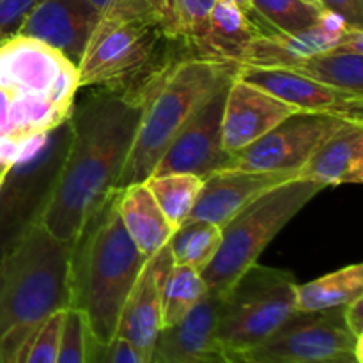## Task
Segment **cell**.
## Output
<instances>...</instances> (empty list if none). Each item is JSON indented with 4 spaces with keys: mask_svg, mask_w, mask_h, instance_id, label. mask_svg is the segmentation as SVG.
I'll return each instance as SVG.
<instances>
[{
    "mask_svg": "<svg viewBox=\"0 0 363 363\" xmlns=\"http://www.w3.org/2000/svg\"><path fill=\"white\" fill-rule=\"evenodd\" d=\"M142 106L105 89L74 99L71 142L43 227L74 243L106 199L117 190L133 145Z\"/></svg>",
    "mask_w": 363,
    "mask_h": 363,
    "instance_id": "6da1fadb",
    "label": "cell"
},
{
    "mask_svg": "<svg viewBox=\"0 0 363 363\" xmlns=\"http://www.w3.org/2000/svg\"><path fill=\"white\" fill-rule=\"evenodd\" d=\"M78 91L74 64L45 43L11 34L0 39V162L69 117Z\"/></svg>",
    "mask_w": 363,
    "mask_h": 363,
    "instance_id": "7a4b0ae2",
    "label": "cell"
},
{
    "mask_svg": "<svg viewBox=\"0 0 363 363\" xmlns=\"http://www.w3.org/2000/svg\"><path fill=\"white\" fill-rule=\"evenodd\" d=\"M71 254L38 223L0 259V363H20L41 326L71 308Z\"/></svg>",
    "mask_w": 363,
    "mask_h": 363,
    "instance_id": "3957f363",
    "label": "cell"
},
{
    "mask_svg": "<svg viewBox=\"0 0 363 363\" xmlns=\"http://www.w3.org/2000/svg\"><path fill=\"white\" fill-rule=\"evenodd\" d=\"M116 195L92 215L71 254V308L84 314L89 333L101 344L116 337L124 301L149 259L128 236Z\"/></svg>",
    "mask_w": 363,
    "mask_h": 363,
    "instance_id": "277c9868",
    "label": "cell"
},
{
    "mask_svg": "<svg viewBox=\"0 0 363 363\" xmlns=\"http://www.w3.org/2000/svg\"><path fill=\"white\" fill-rule=\"evenodd\" d=\"M195 57L156 16L99 18L78 71L80 89H105L142 106L145 96L179 60Z\"/></svg>",
    "mask_w": 363,
    "mask_h": 363,
    "instance_id": "5b68a950",
    "label": "cell"
},
{
    "mask_svg": "<svg viewBox=\"0 0 363 363\" xmlns=\"http://www.w3.org/2000/svg\"><path fill=\"white\" fill-rule=\"evenodd\" d=\"M240 64L188 57L174 64L142 103L133 145L117 190L144 183L191 117L236 78Z\"/></svg>",
    "mask_w": 363,
    "mask_h": 363,
    "instance_id": "8992f818",
    "label": "cell"
},
{
    "mask_svg": "<svg viewBox=\"0 0 363 363\" xmlns=\"http://www.w3.org/2000/svg\"><path fill=\"white\" fill-rule=\"evenodd\" d=\"M323 190L321 183L294 177L262 194L230 218L222 227L218 252L201 273L209 296L222 298L259 261L273 238Z\"/></svg>",
    "mask_w": 363,
    "mask_h": 363,
    "instance_id": "52a82bcc",
    "label": "cell"
},
{
    "mask_svg": "<svg viewBox=\"0 0 363 363\" xmlns=\"http://www.w3.org/2000/svg\"><path fill=\"white\" fill-rule=\"evenodd\" d=\"M296 314L291 272L255 262L222 296L215 344L225 353H247Z\"/></svg>",
    "mask_w": 363,
    "mask_h": 363,
    "instance_id": "ba28073f",
    "label": "cell"
},
{
    "mask_svg": "<svg viewBox=\"0 0 363 363\" xmlns=\"http://www.w3.org/2000/svg\"><path fill=\"white\" fill-rule=\"evenodd\" d=\"M71 116V113H69ZM71 142V117L35 138L0 184V259L41 223Z\"/></svg>",
    "mask_w": 363,
    "mask_h": 363,
    "instance_id": "9c48e42d",
    "label": "cell"
},
{
    "mask_svg": "<svg viewBox=\"0 0 363 363\" xmlns=\"http://www.w3.org/2000/svg\"><path fill=\"white\" fill-rule=\"evenodd\" d=\"M363 337L344 321V307L296 312L269 339L241 353L261 363H350L363 362Z\"/></svg>",
    "mask_w": 363,
    "mask_h": 363,
    "instance_id": "30bf717a",
    "label": "cell"
},
{
    "mask_svg": "<svg viewBox=\"0 0 363 363\" xmlns=\"http://www.w3.org/2000/svg\"><path fill=\"white\" fill-rule=\"evenodd\" d=\"M351 121L326 113L294 112L272 131L234 155L230 169L255 172H300L315 151Z\"/></svg>",
    "mask_w": 363,
    "mask_h": 363,
    "instance_id": "8fae6325",
    "label": "cell"
},
{
    "mask_svg": "<svg viewBox=\"0 0 363 363\" xmlns=\"http://www.w3.org/2000/svg\"><path fill=\"white\" fill-rule=\"evenodd\" d=\"M230 85V84H229ZM229 85L220 89L190 123L181 130L176 140L156 163L151 176L163 174H194L208 177L216 170L230 169L234 156L229 155L222 142L223 103Z\"/></svg>",
    "mask_w": 363,
    "mask_h": 363,
    "instance_id": "7c38bea8",
    "label": "cell"
},
{
    "mask_svg": "<svg viewBox=\"0 0 363 363\" xmlns=\"http://www.w3.org/2000/svg\"><path fill=\"white\" fill-rule=\"evenodd\" d=\"M238 78L269 92L296 112L326 113L363 124V96L332 89L291 69L240 66Z\"/></svg>",
    "mask_w": 363,
    "mask_h": 363,
    "instance_id": "4fadbf2b",
    "label": "cell"
},
{
    "mask_svg": "<svg viewBox=\"0 0 363 363\" xmlns=\"http://www.w3.org/2000/svg\"><path fill=\"white\" fill-rule=\"evenodd\" d=\"M362 34V28H353L342 16L323 9L319 20L307 30L294 34L273 32L255 38L240 66L293 69L301 60L344 45Z\"/></svg>",
    "mask_w": 363,
    "mask_h": 363,
    "instance_id": "5bb4252c",
    "label": "cell"
},
{
    "mask_svg": "<svg viewBox=\"0 0 363 363\" xmlns=\"http://www.w3.org/2000/svg\"><path fill=\"white\" fill-rule=\"evenodd\" d=\"M169 245L147 259L121 311L116 337L135 347L142 362L149 363L162 330V282L172 266Z\"/></svg>",
    "mask_w": 363,
    "mask_h": 363,
    "instance_id": "9a60e30c",
    "label": "cell"
},
{
    "mask_svg": "<svg viewBox=\"0 0 363 363\" xmlns=\"http://www.w3.org/2000/svg\"><path fill=\"white\" fill-rule=\"evenodd\" d=\"M98 21L85 0H39L14 34L45 43L78 66Z\"/></svg>",
    "mask_w": 363,
    "mask_h": 363,
    "instance_id": "2e32d148",
    "label": "cell"
},
{
    "mask_svg": "<svg viewBox=\"0 0 363 363\" xmlns=\"http://www.w3.org/2000/svg\"><path fill=\"white\" fill-rule=\"evenodd\" d=\"M294 112L291 105L236 77L223 103V147L229 155H238Z\"/></svg>",
    "mask_w": 363,
    "mask_h": 363,
    "instance_id": "e0dca14e",
    "label": "cell"
},
{
    "mask_svg": "<svg viewBox=\"0 0 363 363\" xmlns=\"http://www.w3.org/2000/svg\"><path fill=\"white\" fill-rule=\"evenodd\" d=\"M294 172H255L223 169L204 177V184L188 220L223 227L230 218L272 188L294 179Z\"/></svg>",
    "mask_w": 363,
    "mask_h": 363,
    "instance_id": "ac0fdd59",
    "label": "cell"
},
{
    "mask_svg": "<svg viewBox=\"0 0 363 363\" xmlns=\"http://www.w3.org/2000/svg\"><path fill=\"white\" fill-rule=\"evenodd\" d=\"M220 296H206L176 325L160 330L149 363H194L208 351L216 350Z\"/></svg>",
    "mask_w": 363,
    "mask_h": 363,
    "instance_id": "d6986e66",
    "label": "cell"
},
{
    "mask_svg": "<svg viewBox=\"0 0 363 363\" xmlns=\"http://www.w3.org/2000/svg\"><path fill=\"white\" fill-rule=\"evenodd\" d=\"M323 186L360 184L363 181V124H350L330 137L298 172Z\"/></svg>",
    "mask_w": 363,
    "mask_h": 363,
    "instance_id": "ffe728a7",
    "label": "cell"
},
{
    "mask_svg": "<svg viewBox=\"0 0 363 363\" xmlns=\"http://www.w3.org/2000/svg\"><path fill=\"white\" fill-rule=\"evenodd\" d=\"M116 204L128 236L145 257L169 243L176 227L163 215L147 184L137 183L117 190Z\"/></svg>",
    "mask_w": 363,
    "mask_h": 363,
    "instance_id": "44dd1931",
    "label": "cell"
},
{
    "mask_svg": "<svg viewBox=\"0 0 363 363\" xmlns=\"http://www.w3.org/2000/svg\"><path fill=\"white\" fill-rule=\"evenodd\" d=\"M266 34H273V30L255 11L247 13L229 0H216L209 20L206 55L208 59L241 64L250 43Z\"/></svg>",
    "mask_w": 363,
    "mask_h": 363,
    "instance_id": "7402d4cb",
    "label": "cell"
},
{
    "mask_svg": "<svg viewBox=\"0 0 363 363\" xmlns=\"http://www.w3.org/2000/svg\"><path fill=\"white\" fill-rule=\"evenodd\" d=\"M291 71L332 89L363 96V34L301 60Z\"/></svg>",
    "mask_w": 363,
    "mask_h": 363,
    "instance_id": "603a6c76",
    "label": "cell"
},
{
    "mask_svg": "<svg viewBox=\"0 0 363 363\" xmlns=\"http://www.w3.org/2000/svg\"><path fill=\"white\" fill-rule=\"evenodd\" d=\"M363 296V264L344 266L307 284H296V312H321L344 307Z\"/></svg>",
    "mask_w": 363,
    "mask_h": 363,
    "instance_id": "cb8c5ba5",
    "label": "cell"
},
{
    "mask_svg": "<svg viewBox=\"0 0 363 363\" xmlns=\"http://www.w3.org/2000/svg\"><path fill=\"white\" fill-rule=\"evenodd\" d=\"M222 243V227L215 223L186 220L174 230L169 250L174 264L188 266L202 273L213 261Z\"/></svg>",
    "mask_w": 363,
    "mask_h": 363,
    "instance_id": "d4e9b609",
    "label": "cell"
},
{
    "mask_svg": "<svg viewBox=\"0 0 363 363\" xmlns=\"http://www.w3.org/2000/svg\"><path fill=\"white\" fill-rule=\"evenodd\" d=\"M206 296L208 289L201 273L172 262L162 282V328L181 321Z\"/></svg>",
    "mask_w": 363,
    "mask_h": 363,
    "instance_id": "484cf974",
    "label": "cell"
},
{
    "mask_svg": "<svg viewBox=\"0 0 363 363\" xmlns=\"http://www.w3.org/2000/svg\"><path fill=\"white\" fill-rule=\"evenodd\" d=\"M144 183L147 184L163 215L177 229L190 216L204 179L194 174H163L149 176Z\"/></svg>",
    "mask_w": 363,
    "mask_h": 363,
    "instance_id": "4316f807",
    "label": "cell"
},
{
    "mask_svg": "<svg viewBox=\"0 0 363 363\" xmlns=\"http://www.w3.org/2000/svg\"><path fill=\"white\" fill-rule=\"evenodd\" d=\"M252 9L273 32L294 34L311 28L321 16V6L307 0H250Z\"/></svg>",
    "mask_w": 363,
    "mask_h": 363,
    "instance_id": "83f0119b",
    "label": "cell"
},
{
    "mask_svg": "<svg viewBox=\"0 0 363 363\" xmlns=\"http://www.w3.org/2000/svg\"><path fill=\"white\" fill-rule=\"evenodd\" d=\"M216 0H176V34L186 43L195 57L208 59L209 20Z\"/></svg>",
    "mask_w": 363,
    "mask_h": 363,
    "instance_id": "f1b7e54d",
    "label": "cell"
},
{
    "mask_svg": "<svg viewBox=\"0 0 363 363\" xmlns=\"http://www.w3.org/2000/svg\"><path fill=\"white\" fill-rule=\"evenodd\" d=\"M89 328L84 314L74 308H67L60 333L57 363H85L87 360Z\"/></svg>",
    "mask_w": 363,
    "mask_h": 363,
    "instance_id": "f546056e",
    "label": "cell"
},
{
    "mask_svg": "<svg viewBox=\"0 0 363 363\" xmlns=\"http://www.w3.org/2000/svg\"><path fill=\"white\" fill-rule=\"evenodd\" d=\"M64 315H66V311L57 312L41 326L38 335L34 337L32 344L21 357L20 363H57Z\"/></svg>",
    "mask_w": 363,
    "mask_h": 363,
    "instance_id": "4dcf8cb0",
    "label": "cell"
},
{
    "mask_svg": "<svg viewBox=\"0 0 363 363\" xmlns=\"http://www.w3.org/2000/svg\"><path fill=\"white\" fill-rule=\"evenodd\" d=\"M85 363H144L140 354L126 340L113 337L110 342H96L89 333L87 360Z\"/></svg>",
    "mask_w": 363,
    "mask_h": 363,
    "instance_id": "1f68e13d",
    "label": "cell"
},
{
    "mask_svg": "<svg viewBox=\"0 0 363 363\" xmlns=\"http://www.w3.org/2000/svg\"><path fill=\"white\" fill-rule=\"evenodd\" d=\"M98 11L99 18H147L156 16L149 0H85ZM158 18V16H156Z\"/></svg>",
    "mask_w": 363,
    "mask_h": 363,
    "instance_id": "d6a6232c",
    "label": "cell"
},
{
    "mask_svg": "<svg viewBox=\"0 0 363 363\" xmlns=\"http://www.w3.org/2000/svg\"><path fill=\"white\" fill-rule=\"evenodd\" d=\"M39 0H0V39L14 34Z\"/></svg>",
    "mask_w": 363,
    "mask_h": 363,
    "instance_id": "836d02e7",
    "label": "cell"
},
{
    "mask_svg": "<svg viewBox=\"0 0 363 363\" xmlns=\"http://www.w3.org/2000/svg\"><path fill=\"white\" fill-rule=\"evenodd\" d=\"M319 6L342 16L353 28L363 30V0H319Z\"/></svg>",
    "mask_w": 363,
    "mask_h": 363,
    "instance_id": "e575fe53",
    "label": "cell"
},
{
    "mask_svg": "<svg viewBox=\"0 0 363 363\" xmlns=\"http://www.w3.org/2000/svg\"><path fill=\"white\" fill-rule=\"evenodd\" d=\"M344 321L354 337H363V296L354 298L347 305H344Z\"/></svg>",
    "mask_w": 363,
    "mask_h": 363,
    "instance_id": "d590c367",
    "label": "cell"
},
{
    "mask_svg": "<svg viewBox=\"0 0 363 363\" xmlns=\"http://www.w3.org/2000/svg\"><path fill=\"white\" fill-rule=\"evenodd\" d=\"M152 6V9H155L156 16H158V20L162 21L163 27L167 28V32L172 35H176V11H174V7H176V0H149ZM181 39V38H179Z\"/></svg>",
    "mask_w": 363,
    "mask_h": 363,
    "instance_id": "8d00e7d4",
    "label": "cell"
},
{
    "mask_svg": "<svg viewBox=\"0 0 363 363\" xmlns=\"http://www.w3.org/2000/svg\"><path fill=\"white\" fill-rule=\"evenodd\" d=\"M194 363H233V362H230L229 354H227L225 351L216 347V350H211L208 351V353L202 354V357H199Z\"/></svg>",
    "mask_w": 363,
    "mask_h": 363,
    "instance_id": "74e56055",
    "label": "cell"
},
{
    "mask_svg": "<svg viewBox=\"0 0 363 363\" xmlns=\"http://www.w3.org/2000/svg\"><path fill=\"white\" fill-rule=\"evenodd\" d=\"M227 354H229L230 362L233 363H261L257 360H252V358L245 357V354H241V353H227Z\"/></svg>",
    "mask_w": 363,
    "mask_h": 363,
    "instance_id": "f35d334b",
    "label": "cell"
},
{
    "mask_svg": "<svg viewBox=\"0 0 363 363\" xmlns=\"http://www.w3.org/2000/svg\"><path fill=\"white\" fill-rule=\"evenodd\" d=\"M229 2L236 4V6H240L241 9L247 11V13H254V9H252V2H250V0H229Z\"/></svg>",
    "mask_w": 363,
    "mask_h": 363,
    "instance_id": "ab89813d",
    "label": "cell"
},
{
    "mask_svg": "<svg viewBox=\"0 0 363 363\" xmlns=\"http://www.w3.org/2000/svg\"><path fill=\"white\" fill-rule=\"evenodd\" d=\"M11 163H6V162H0V184H2L4 181V176H6V172L9 170Z\"/></svg>",
    "mask_w": 363,
    "mask_h": 363,
    "instance_id": "60d3db41",
    "label": "cell"
},
{
    "mask_svg": "<svg viewBox=\"0 0 363 363\" xmlns=\"http://www.w3.org/2000/svg\"><path fill=\"white\" fill-rule=\"evenodd\" d=\"M307 2H312V4H315V6H319V0H307Z\"/></svg>",
    "mask_w": 363,
    "mask_h": 363,
    "instance_id": "b9f144b4",
    "label": "cell"
},
{
    "mask_svg": "<svg viewBox=\"0 0 363 363\" xmlns=\"http://www.w3.org/2000/svg\"><path fill=\"white\" fill-rule=\"evenodd\" d=\"M350 363H362V362H350Z\"/></svg>",
    "mask_w": 363,
    "mask_h": 363,
    "instance_id": "7bdbcfd3",
    "label": "cell"
}]
</instances>
